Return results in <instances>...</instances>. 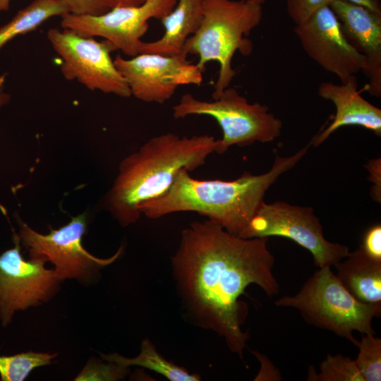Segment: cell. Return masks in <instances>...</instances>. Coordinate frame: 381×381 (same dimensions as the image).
<instances>
[{"instance_id": "6da1fadb", "label": "cell", "mask_w": 381, "mask_h": 381, "mask_svg": "<svg viewBox=\"0 0 381 381\" xmlns=\"http://www.w3.org/2000/svg\"><path fill=\"white\" fill-rule=\"evenodd\" d=\"M268 238H243L210 220L191 222L181 232L171 258L174 277L187 315L222 337L243 359L248 334L238 301L251 284L270 297L279 292Z\"/></svg>"}, {"instance_id": "7a4b0ae2", "label": "cell", "mask_w": 381, "mask_h": 381, "mask_svg": "<svg viewBox=\"0 0 381 381\" xmlns=\"http://www.w3.org/2000/svg\"><path fill=\"white\" fill-rule=\"evenodd\" d=\"M311 145L310 140L289 157L277 155L265 173L254 175L246 171L233 181L198 180L181 169L165 193L140 204L139 211L150 219L193 212L238 236L264 201L267 190L282 174L295 167Z\"/></svg>"}, {"instance_id": "3957f363", "label": "cell", "mask_w": 381, "mask_h": 381, "mask_svg": "<svg viewBox=\"0 0 381 381\" xmlns=\"http://www.w3.org/2000/svg\"><path fill=\"white\" fill-rule=\"evenodd\" d=\"M217 149V139L209 135L166 133L150 138L120 163L105 209L122 226L135 224L141 217L140 204L165 193L181 169L192 171L203 165Z\"/></svg>"}, {"instance_id": "277c9868", "label": "cell", "mask_w": 381, "mask_h": 381, "mask_svg": "<svg viewBox=\"0 0 381 381\" xmlns=\"http://www.w3.org/2000/svg\"><path fill=\"white\" fill-rule=\"evenodd\" d=\"M262 6L246 0H204L202 22L186 41L183 54L197 55L196 66L202 72L209 62L219 64L213 99L230 86L236 75L232 67L235 53H252L253 45L248 37L261 22Z\"/></svg>"}, {"instance_id": "5b68a950", "label": "cell", "mask_w": 381, "mask_h": 381, "mask_svg": "<svg viewBox=\"0 0 381 381\" xmlns=\"http://www.w3.org/2000/svg\"><path fill=\"white\" fill-rule=\"evenodd\" d=\"M330 267H320L298 294L284 296L274 303L298 310L308 323L333 332L358 346L359 341L353 337V332L375 334L372 322L374 318L380 316L381 303L358 301Z\"/></svg>"}, {"instance_id": "8992f818", "label": "cell", "mask_w": 381, "mask_h": 381, "mask_svg": "<svg viewBox=\"0 0 381 381\" xmlns=\"http://www.w3.org/2000/svg\"><path fill=\"white\" fill-rule=\"evenodd\" d=\"M173 116H207L215 119L222 131L217 139L216 153L223 154L233 146H248L255 142L269 143L280 135L282 121L258 102L250 103L233 87L229 86L212 101L184 94L173 107Z\"/></svg>"}, {"instance_id": "52a82bcc", "label": "cell", "mask_w": 381, "mask_h": 381, "mask_svg": "<svg viewBox=\"0 0 381 381\" xmlns=\"http://www.w3.org/2000/svg\"><path fill=\"white\" fill-rule=\"evenodd\" d=\"M238 236L243 238H289L307 249L319 267L334 266L350 253L348 246L325 238L322 226L311 207L282 201H263Z\"/></svg>"}, {"instance_id": "ba28073f", "label": "cell", "mask_w": 381, "mask_h": 381, "mask_svg": "<svg viewBox=\"0 0 381 381\" xmlns=\"http://www.w3.org/2000/svg\"><path fill=\"white\" fill-rule=\"evenodd\" d=\"M47 36L61 59L60 69L66 79L76 80L92 91L121 97L131 96L126 81L111 57L110 53L116 50L111 43L63 28H50Z\"/></svg>"}, {"instance_id": "9c48e42d", "label": "cell", "mask_w": 381, "mask_h": 381, "mask_svg": "<svg viewBox=\"0 0 381 381\" xmlns=\"http://www.w3.org/2000/svg\"><path fill=\"white\" fill-rule=\"evenodd\" d=\"M18 237L28 251L30 259H41L54 265V272L60 282L67 279L87 281L101 268L114 262L123 248L111 257L99 258L83 246L87 227V218L81 214L67 224L42 234L20 221Z\"/></svg>"}, {"instance_id": "30bf717a", "label": "cell", "mask_w": 381, "mask_h": 381, "mask_svg": "<svg viewBox=\"0 0 381 381\" xmlns=\"http://www.w3.org/2000/svg\"><path fill=\"white\" fill-rule=\"evenodd\" d=\"M176 3V0H146L140 6L115 7L98 15L67 13L61 16V26L83 37H103L116 50L133 57L140 54L141 38L148 30V20H160Z\"/></svg>"}, {"instance_id": "8fae6325", "label": "cell", "mask_w": 381, "mask_h": 381, "mask_svg": "<svg viewBox=\"0 0 381 381\" xmlns=\"http://www.w3.org/2000/svg\"><path fill=\"white\" fill-rule=\"evenodd\" d=\"M14 246L0 255V319L9 324L19 310L42 304L56 292L59 282L54 269H47L41 259L23 258L18 235Z\"/></svg>"}, {"instance_id": "7c38bea8", "label": "cell", "mask_w": 381, "mask_h": 381, "mask_svg": "<svg viewBox=\"0 0 381 381\" xmlns=\"http://www.w3.org/2000/svg\"><path fill=\"white\" fill-rule=\"evenodd\" d=\"M114 61L131 95L145 102L164 104L179 86L203 80L202 72L185 55L141 53L131 59L118 55Z\"/></svg>"}, {"instance_id": "4fadbf2b", "label": "cell", "mask_w": 381, "mask_h": 381, "mask_svg": "<svg viewBox=\"0 0 381 381\" xmlns=\"http://www.w3.org/2000/svg\"><path fill=\"white\" fill-rule=\"evenodd\" d=\"M294 31L306 54L341 83L364 70L365 57L349 44L329 6L296 25Z\"/></svg>"}, {"instance_id": "5bb4252c", "label": "cell", "mask_w": 381, "mask_h": 381, "mask_svg": "<svg viewBox=\"0 0 381 381\" xmlns=\"http://www.w3.org/2000/svg\"><path fill=\"white\" fill-rule=\"evenodd\" d=\"M329 7L340 23L349 44L365 59L363 73L368 79L365 90L381 96V15L344 0H334Z\"/></svg>"}, {"instance_id": "9a60e30c", "label": "cell", "mask_w": 381, "mask_h": 381, "mask_svg": "<svg viewBox=\"0 0 381 381\" xmlns=\"http://www.w3.org/2000/svg\"><path fill=\"white\" fill-rule=\"evenodd\" d=\"M318 95L334 104L336 114L331 123L312 138V145H320L335 131L346 126H361L381 135V109L360 95L356 75L341 84L321 83Z\"/></svg>"}, {"instance_id": "2e32d148", "label": "cell", "mask_w": 381, "mask_h": 381, "mask_svg": "<svg viewBox=\"0 0 381 381\" xmlns=\"http://www.w3.org/2000/svg\"><path fill=\"white\" fill-rule=\"evenodd\" d=\"M203 2L204 0H176L172 10L160 19L164 28L163 35L155 41H143L140 54L185 55L186 41L198 30L202 22Z\"/></svg>"}, {"instance_id": "e0dca14e", "label": "cell", "mask_w": 381, "mask_h": 381, "mask_svg": "<svg viewBox=\"0 0 381 381\" xmlns=\"http://www.w3.org/2000/svg\"><path fill=\"white\" fill-rule=\"evenodd\" d=\"M337 277L358 301L381 303V262L368 256L360 248L337 262Z\"/></svg>"}, {"instance_id": "ac0fdd59", "label": "cell", "mask_w": 381, "mask_h": 381, "mask_svg": "<svg viewBox=\"0 0 381 381\" xmlns=\"http://www.w3.org/2000/svg\"><path fill=\"white\" fill-rule=\"evenodd\" d=\"M68 13L59 0H33L0 27V49L15 37L30 32L49 18Z\"/></svg>"}, {"instance_id": "d6986e66", "label": "cell", "mask_w": 381, "mask_h": 381, "mask_svg": "<svg viewBox=\"0 0 381 381\" xmlns=\"http://www.w3.org/2000/svg\"><path fill=\"white\" fill-rule=\"evenodd\" d=\"M102 358L109 362L116 363L124 368L140 366L160 374L171 381H198L200 377L190 373L185 368L167 360L156 349L153 343L145 339L140 346V353L134 358H127L117 353L102 354Z\"/></svg>"}, {"instance_id": "ffe728a7", "label": "cell", "mask_w": 381, "mask_h": 381, "mask_svg": "<svg viewBox=\"0 0 381 381\" xmlns=\"http://www.w3.org/2000/svg\"><path fill=\"white\" fill-rule=\"evenodd\" d=\"M56 354L27 351L11 356L0 355V377L2 381H22L38 367L49 365Z\"/></svg>"}, {"instance_id": "44dd1931", "label": "cell", "mask_w": 381, "mask_h": 381, "mask_svg": "<svg viewBox=\"0 0 381 381\" xmlns=\"http://www.w3.org/2000/svg\"><path fill=\"white\" fill-rule=\"evenodd\" d=\"M307 380L365 381L355 361L339 353L328 354L320 365L319 373H315L313 366L310 367Z\"/></svg>"}, {"instance_id": "7402d4cb", "label": "cell", "mask_w": 381, "mask_h": 381, "mask_svg": "<svg viewBox=\"0 0 381 381\" xmlns=\"http://www.w3.org/2000/svg\"><path fill=\"white\" fill-rule=\"evenodd\" d=\"M365 334L358 342L359 352L355 363L365 381L381 380V339Z\"/></svg>"}, {"instance_id": "603a6c76", "label": "cell", "mask_w": 381, "mask_h": 381, "mask_svg": "<svg viewBox=\"0 0 381 381\" xmlns=\"http://www.w3.org/2000/svg\"><path fill=\"white\" fill-rule=\"evenodd\" d=\"M104 363L100 361H90L75 377V380H119L123 379L128 373L116 363Z\"/></svg>"}, {"instance_id": "cb8c5ba5", "label": "cell", "mask_w": 381, "mask_h": 381, "mask_svg": "<svg viewBox=\"0 0 381 381\" xmlns=\"http://www.w3.org/2000/svg\"><path fill=\"white\" fill-rule=\"evenodd\" d=\"M334 0H286L287 13L296 25L306 21L319 9L329 6Z\"/></svg>"}, {"instance_id": "d4e9b609", "label": "cell", "mask_w": 381, "mask_h": 381, "mask_svg": "<svg viewBox=\"0 0 381 381\" xmlns=\"http://www.w3.org/2000/svg\"><path fill=\"white\" fill-rule=\"evenodd\" d=\"M359 248L370 258L381 262V225L375 224L365 231Z\"/></svg>"}, {"instance_id": "484cf974", "label": "cell", "mask_w": 381, "mask_h": 381, "mask_svg": "<svg viewBox=\"0 0 381 381\" xmlns=\"http://www.w3.org/2000/svg\"><path fill=\"white\" fill-rule=\"evenodd\" d=\"M67 8L68 13L76 15H98L108 11L99 0H59Z\"/></svg>"}, {"instance_id": "4316f807", "label": "cell", "mask_w": 381, "mask_h": 381, "mask_svg": "<svg viewBox=\"0 0 381 381\" xmlns=\"http://www.w3.org/2000/svg\"><path fill=\"white\" fill-rule=\"evenodd\" d=\"M380 158H377L369 162L367 168L370 173V181L375 183L372 188V198L380 202Z\"/></svg>"}, {"instance_id": "83f0119b", "label": "cell", "mask_w": 381, "mask_h": 381, "mask_svg": "<svg viewBox=\"0 0 381 381\" xmlns=\"http://www.w3.org/2000/svg\"><path fill=\"white\" fill-rule=\"evenodd\" d=\"M253 353L255 354L256 357L261 363V369L255 380H267V377H267V370L274 373H279L278 370L266 356L257 351H253Z\"/></svg>"}, {"instance_id": "f1b7e54d", "label": "cell", "mask_w": 381, "mask_h": 381, "mask_svg": "<svg viewBox=\"0 0 381 381\" xmlns=\"http://www.w3.org/2000/svg\"><path fill=\"white\" fill-rule=\"evenodd\" d=\"M108 9L120 6H136L143 4L146 0H99Z\"/></svg>"}, {"instance_id": "f546056e", "label": "cell", "mask_w": 381, "mask_h": 381, "mask_svg": "<svg viewBox=\"0 0 381 381\" xmlns=\"http://www.w3.org/2000/svg\"><path fill=\"white\" fill-rule=\"evenodd\" d=\"M355 4L362 6L371 11L381 15L380 0H344Z\"/></svg>"}, {"instance_id": "4dcf8cb0", "label": "cell", "mask_w": 381, "mask_h": 381, "mask_svg": "<svg viewBox=\"0 0 381 381\" xmlns=\"http://www.w3.org/2000/svg\"><path fill=\"white\" fill-rule=\"evenodd\" d=\"M6 81V75H0V108L8 104L10 100L9 94L4 91V87Z\"/></svg>"}, {"instance_id": "1f68e13d", "label": "cell", "mask_w": 381, "mask_h": 381, "mask_svg": "<svg viewBox=\"0 0 381 381\" xmlns=\"http://www.w3.org/2000/svg\"><path fill=\"white\" fill-rule=\"evenodd\" d=\"M11 0H0V11L9 10Z\"/></svg>"}, {"instance_id": "d6a6232c", "label": "cell", "mask_w": 381, "mask_h": 381, "mask_svg": "<svg viewBox=\"0 0 381 381\" xmlns=\"http://www.w3.org/2000/svg\"><path fill=\"white\" fill-rule=\"evenodd\" d=\"M246 1L262 5L265 2L266 0H246Z\"/></svg>"}]
</instances>
